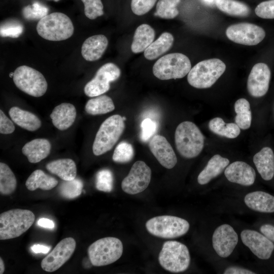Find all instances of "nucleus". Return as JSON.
Wrapping results in <instances>:
<instances>
[{
	"label": "nucleus",
	"instance_id": "f257e3e1",
	"mask_svg": "<svg viewBox=\"0 0 274 274\" xmlns=\"http://www.w3.org/2000/svg\"><path fill=\"white\" fill-rule=\"evenodd\" d=\"M175 140L179 154L185 158L190 159L196 157L201 153L204 138L194 123L186 121L177 127Z\"/></svg>",
	"mask_w": 274,
	"mask_h": 274
},
{
	"label": "nucleus",
	"instance_id": "f03ea898",
	"mask_svg": "<svg viewBox=\"0 0 274 274\" xmlns=\"http://www.w3.org/2000/svg\"><path fill=\"white\" fill-rule=\"evenodd\" d=\"M36 29L39 35L45 40L60 41L73 35L74 27L71 19L65 14L54 12L40 19Z\"/></svg>",
	"mask_w": 274,
	"mask_h": 274
},
{
	"label": "nucleus",
	"instance_id": "7ed1b4c3",
	"mask_svg": "<svg viewBox=\"0 0 274 274\" xmlns=\"http://www.w3.org/2000/svg\"><path fill=\"white\" fill-rule=\"evenodd\" d=\"M35 216L28 210L12 209L0 215V239L17 237L26 232L34 223Z\"/></svg>",
	"mask_w": 274,
	"mask_h": 274
},
{
	"label": "nucleus",
	"instance_id": "20e7f679",
	"mask_svg": "<svg viewBox=\"0 0 274 274\" xmlns=\"http://www.w3.org/2000/svg\"><path fill=\"white\" fill-rule=\"evenodd\" d=\"M124 121L120 115H114L101 123L92 145V151L95 155H101L113 148L124 130Z\"/></svg>",
	"mask_w": 274,
	"mask_h": 274
},
{
	"label": "nucleus",
	"instance_id": "39448f33",
	"mask_svg": "<svg viewBox=\"0 0 274 274\" xmlns=\"http://www.w3.org/2000/svg\"><path fill=\"white\" fill-rule=\"evenodd\" d=\"M226 70V65L218 58L204 60L191 68L187 76L189 84L198 89L211 87Z\"/></svg>",
	"mask_w": 274,
	"mask_h": 274
},
{
	"label": "nucleus",
	"instance_id": "423d86ee",
	"mask_svg": "<svg viewBox=\"0 0 274 274\" xmlns=\"http://www.w3.org/2000/svg\"><path fill=\"white\" fill-rule=\"evenodd\" d=\"M191 68L189 58L180 53H173L158 59L153 66V73L161 80L180 79L187 75Z\"/></svg>",
	"mask_w": 274,
	"mask_h": 274
},
{
	"label": "nucleus",
	"instance_id": "0eeeda50",
	"mask_svg": "<svg viewBox=\"0 0 274 274\" xmlns=\"http://www.w3.org/2000/svg\"><path fill=\"white\" fill-rule=\"evenodd\" d=\"M158 261L166 270L174 273L182 272L190 265V253L184 244L176 241H166L159 254Z\"/></svg>",
	"mask_w": 274,
	"mask_h": 274
},
{
	"label": "nucleus",
	"instance_id": "6e6552de",
	"mask_svg": "<svg viewBox=\"0 0 274 274\" xmlns=\"http://www.w3.org/2000/svg\"><path fill=\"white\" fill-rule=\"evenodd\" d=\"M152 235L163 238H175L187 233L190 224L185 219L177 216L162 215L148 220L145 224Z\"/></svg>",
	"mask_w": 274,
	"mask_h": 274
},
{
	"label": "nucleus",
	"instance_id": "1a4fd4ad",
	"mask_svg": "<svg viewBox=\"0 0 274 274\" xmlns=\"http://www.w3.org/2000/svg\"><path fill=\"white\" fill-rule=\"evenodd\" d=\"M123 247L121 241L114 237L99 239L88 248V254L91 264L101 266L116 261L121 256Z\"/></svg>",
	"mask_w": 274,
	"mask_h": 274
},
{
	"label": "nucleus",
	"instance_id": "9d476101",
	"mask_svg": "<svg viewBox=\"0 0 274 274\" xmlns=\"http://www.w3.org/2000/svg\"><path fill=\"white\" fill-rule=\"evenodd\" d=\"M13 79L18 89L32 96L41 97L47 89V82L43 74L27 65L18 67L14 72Z\"/></svg>",
	"mask_w": 274,
	"mask_h": 274
},
{
	"label": "nucleus",
	"instance_id": "9b49d317",
	"mask_svg": "<svg viewBox=\"0 0 274 274\" xmlns=\"http://www.w3.org/2000/svg\"><path fill=\"white\" fill-rule=\"evenodd\" d=\"M121 71L114 63L109 62L102 65L95 76L85 86L84 91L89 97L103 94L110 88V83L117 80L120 76Z\"/></svg>",
	"mask_w": 274,
	"mask_h": 274
},
{
	"label": "nucleus",
	"instance_id": "f8f14e48",
	"mask_svg": "<svg viewBox=\"0 0 274 274\" xmlns=\"http://www.w3.org/2000/svg\"><path fill=\"white\" fill-rule=\"evenodd\" d=\"M151 174V168L145 162L136 161L128 175L122 181V189L124 192L131 195L143 192L150 184Z\"/></svg>",
	"mask_w": 274,
	"mask_h": 274
},
{
	"label": "nucleus",
	"instance_id": "ddd939ff",
	"mask_svg": "<svg viewBox=\"0 0 274 274\" xmlns=\"http://www.w3.org/2000/svg\"><path fill=\"white\" fill-rule=\"evenodd\" d=\"M227 37L232 42L244 45L254 46L265 38L264 30L250 23H239L230 25L226 30Z\"/></svg>",
	"mask_w": 274,
	"mask_h": 274
},
{
	"label": "nucleus",
	"instance_id": "4468645a",
	"mask_svg": "<svg viewBox=\"0 0 274 274\" xmlns=\"http://www.w3.org/2000/svg\"><path fill=\"white\" fill-rule=\"evenodd\" d=\"M76 246L73 237H66L59 242L41 262V267L47 272H53L62 266L71 257Z\"/></svg>",
	"mask_w": 274,
	"mask_h": 274
},
{
	"label": "nucleus",
	"instance_id": "2eb2a0df",
	"mask_svg": "<svg viewBox=\"0 0 274 274\" xmlns=\"http://www.w3.org/2000/svg\"><path fill=\"white\" fill-rule=\"evenodd\" d=\"M238 241V235L229 224H223L214 230L212 238L213 249L221 258L229 257L233 252Z\"/></svg>",
	"mask_w": 274,
	"mask_h": 274
},
{
	"label": "nucleus",
	"instance_id": "dca6fc26",
	"mask_svg": "<svg viewBox=\"0 0 274 274\" xmlns=\"http://www.w3.org/2000/svg\"><path fill=\"white\" fill-rule=\"evenodd\" d=\"M241 239L244 245L259 259L267 260L274 250V244L262 233L246 229L241 233Z\"/></svg>",
	"mask_w": 274,
	"mask_h": 274
},
{
	"label": "nucleus",
	"instance_id": "f3484780",
	"mask_svg": "<svg viewBox=\"0 0 274 274\" xmlns=\"http://www.w3.org/2000/svg\"><path fill=\"white\" fill-rule=\"evenodd\" d=\"M271 77L270 70L264 63H257L252 67L247 80V89L253 97H260L267 92Z\"/></svg>",
	"mask_w": 274,
	"mask_h": 274
},
{
	"label": "nucleus",
	"instance_id": "a211bd4d",
	"mask_svg": "<svg viewBox=\"0 0 274 274\" xmlns=\"http://www.w3.org/2000/svg\"><path fill=\"white\" fill-rule=\"evenodd\" d=\"M150 150L160 164L167 169L177 163L176 155L166 139L161 135L153 136L149 143Z\"/></svg>",
	"mask_w": 274,
	"mask_h": 274
},
{
	"label": "nucleus",
	"instance_id": "6ab92c4d",
	"mask_svg": "<svg viewBox=\"0 0 274 274\" xmlns=\"http://www.w3.org/2000/svg\"><path fill=\"white\" fill-rule=\"evenodd\" d=\"M224 175L229 182L245 186L252 185L256 179L254 169L244 161L231 163L224 170Z\"/></svg>",
	"mask_w": 274,
	"mask_h": 274
},
{
	"label": "nucleus",
	"instance_id": "aec40b11",
	"mask_svg": "<svg viewBox=\"0 0 274 274\" xmlns=\"http://www.w3.org/2000/svg\"><path fill=\"white\" fill-rule=\"evenodd\" d=\"M244 201L250 209L259 213H274V196L262 191L247 193Z\"/></svg>",
	"mask_w": 274,
	"mask_h": 274
},
{
	"label": "nucleus",
	"instance_id": "412c9836",
	"mask_svg": "<svg viewBox=\"0 0 274 274\" xmlns=\"http://www.w3.org/2000/svg\"><path fill=\"white\" fill-rule=\"evenodd\" d=\"M108 45V40L103 35L88 38L83 43L81 54L87 61H94L101 58Z\"/></svg>",
	"mask_w": 274,
	"mask_h": 274
},
{
	"label": "nucleus",
	"instance_id": "4be33fe9",
	"mask_svg": "<svg viewBox=\"0 0 274 274\" xmlns=\"http://www.w3.org/2000/svg\"><path fill=\"white\" fill-rule=\"evenodd\" d=\"M76 115L75 107L72 104L64 102L54 108L50 118L55 127L60 130H64L73 125Z\"/></svg>",
	"mask_w": 274,
	"mask_h": 274
},
{
	"label": "nucleus",
	"instance_id": "5701e85b",
	"mask_svg": "<svg viewBox=\"0 0 274 274\" xmlns=\"http://www.w3.org/2000/svg\"><path fill=\"white\" fill-rule=\"evenodd\" d=\"M51 149V145L48 140L39 138L26 143L22 149V152L29 162L36 163L46 158Z\"/></svg>",
	"mask_w": 274,
	"mask_h": 274
},
{
	"label": "nucleus",
	"instance_id": "b1692460",
	"mask_svg": "<svg viewBox=\"0 0 274 274\" xmlns=\"http://www.w3.org/2000/svg\"><path fill=\"white\" fill-rule=\"evenodd\" d=\"M253 162L261 178L271 180L274 176V153L268 147L263 148L253 157Z\"/></svg>",
	"mask_w": 274,
	"mask_h": 274
},
{
	"label": "nucleus",
	"instance_id": "393cba45",
	"mask_svg": "<svg viewBox=\"0 0 274 274\" xmlns=\"http://www.w3.org/2000/svg\"><path fill=\"white\" fill-rule=\"evenodd\" d=\"M229 160L219 154L212 156L197 177L199 184L203 185L220 175L228 165Z\"/></svg>",
	"mask_w": 274,
	"mask_h": 274
},
{
	"label": "nucleus",
	"instance_id": "a878e982",
	"mask_svg": "<svg viewBox=\"0 0 274 274\" xmlns=\"http://www.w3.org/2000/svg\"><path fill=\"white\" fill-rule=\"evenodd\" d=\"M9 114L12 120L21 128L30 131L39 129L42 122L34 114L17 107H13L9 110Z\"/></svg>",
	"mask_w": 274,
	"mask_h": 274
},
{
	"label": "nucleus",
	"instance_id": "bb28decb",
	"mask_svg": "<svg viewBox=\"0 0 274 274\" xmlns=\"http://www.w3.org/2000/svg\"><path fill=\"white\" fill-rule=\"evenodd\" d=\"M46 169L65 181L76 178L77 167L74 161L70 158L59 159L48 163Z\"/></svg>",
	"mask_w": 274,
	"mask_h": 274
},
{
	"label": "nucleus",
	"instance_id": "cd10ccee",
	"mask_svg": "<svg viewBox=\"0 0 274 274\" xmlns=\"http://www.w3.org/2000/svg\"><path fill=\"white\" fill-rule=\"evenodd\" d=\"M155 33L154 29L147 24H142L135 30L131 49L133 53L144 52L153 42Z\"/></svg>",
	"mask_w": 274,
	"mask_h": 274
},
{
	"label": "nucleus",
	"instance_id": "c85d7f7f",
	"mask_svg": "<svg viewBox=\"0 0 274 274\" xmlns=\"http://www.w3.org/2000/svg\"><path fill=\"white\" fill-rule=\"evenodd\" d=\"M174 41V37L171 33L168 32L162 33L145 50L144 53L145 57L150 60L156 59L172 47Z\"/></svg>",
	"mask_w": 274,
	"mask_h": 274
},
{
	"label": "nucleus",
	"instance_id": "c756f323",
	"mask_svg": "<svg viewBox=\"0 0 274 274\" xmlns=\"http://www.w3.org/2000/svg\"><path fill=\"white\" fill-rule=\"evenodd\" d=\"M58 183L55 178L46 174L41 169H37L27 178L25 185L30 191H34L38 188L49 190L56 187Z\"/></svg>",
	"mask_w": 274,
	"mask_h": 274
},
{
	"label": "nucleus",
	"instance_id": "7c9ffc66",
	"mask_svg": "<svg viewBox=\"0 0 274 274\" xmlns=\"http://www.w3.org/2000/svg\"><path fill=\"white\" fill-rule=\"evenodd\" d=\"M115 109V105L111 97L100 95L87 101L85 107L86 113L91 115H101Z\"/></svg>",
	"mask_w": 274,
	"mask_h": 274
},
{
	"label": "nucleus",
	"instance_id": "2f4dec72",
	"mask_svg": "<svg viewBox=\"0 0 274 274\" xmlns=\"http://www.w3.org/2000/svg\"><path fill=\"white\" fill-rule=\"evenodd\" d=\"M209 127L214 133L229 139L236 138L241 132L240 128L236 123H226L220 117L211 120L209 123Z\"/></svg>",
	"mask_w": 274,
	"mask_h": 274
},
{
	"label": "nucleus",
	"instance_id": "473e14b6",
	"mask_svg": "<svg viewBox=\"0 0 274 274\" xmlns=\"http://www.w3.org/2000/svg\"><path fill=\"white\" fill-rule=\"evenodd\" d=\"M215 4L221 11L233 16L246 17L250 13L248 5L236 0H215Z\"/></svg>",
	"mask_w": 274,
	"mask_h": 274
},
{
	"label": "nucleus",
	"instance_id": "72a5a7b5",
	"mask_svg": "<svg viewBox=\"0 0 274 274\" xmlns=\"http://www.w3.org/2000/svg\"><path fill=\"white\" fill-rule=\"evenodd\" d=\"M234 110L236 114L235 122L243 129L250 128L252 121V113L249 102L245 98H239L234 104Z\"/></svg>",
	"mask_w": 274,
	"mask_h": 274
},
{
	"label": "nucleus",
	"instance_id": "f704fd0d",
	"mask_svg": "<svg viewBox=\"0 0 274 274\" xmlns=\"http://www.w3.org/2000/svg\"><path fill=\"white\" fill-rule=\"evenodd\" d=\"M17 187L16 178L9 166L0 163V192L3 195L13 193Z\"/></svg>",
	"mask_w": 274,
	"mask_h": 274
},
{
	"label": "nucleus",
	"instance_id": "c9c22d12",
	"mask_svg": "<svg viewBox=\"0 0 274 274\" xmlns=\"http://www.w3.org/2000/svg\"><path fill=\"white\" fill-rule=\"evenodd\" d=\"M181 0H159L156 7L154 16L162 19H171L179 14L177 8Z\"/></svg>",
	"mask_w": 274,
	"mask_h": 274
},
{
	"label": "nucleus",
	"instance_id": "e433bc0d",
	"mask_svg": "<svg viewBox=\"0 0 274 274\" xmlns=\"http://www.w3.org/2000/svg\"><path fill=\"white\" fill-rule=\"evenodd\" d=\"M83 183L79 178L63 180L58 188L60 194L64 198L73 199L79 196L82 191Z\"/></svg>",
	"mask_w": 274,
	"mask_h": 274
},
{
	"label": "nucleus",
	"instance_id": "4c0bfd02",
	"mask_svg": "<svg viewBox=\"0 0 274 274\" xmlns=\"http://www.w3.org/2000/svg\"><path fill=\"white\" fill-rule=\"evenodd\" d=\"M134 155L132 145L126 142H122L116 147L112 156L113 160L117 163H127L130 161Z\"/></svg>",
	"mask_w": 274,
	"mask_h": 274
},
{
	"label": "nucleus",
	"instance_id": "58836bf2",
	"mask_svg": "<svg viewBox=\"0 0 274 274\" xmlns=\"http://www.w3.org/2000/svg\"><path fill=\"white\" fill-rule=\"evenodd\" d=\"M48 8L39 2H36L32 5L23 8L22 15L25 19L36 20L41 19L48 15Z\"/></svg>",
	"mask_w": 274,
	"mask_h": 274
},
{
	"label": "nucleus",
	"instance_id": "ea45409f",
	"mask_svg": "<svg viewBox=\"0 0 274 274\" xmlns=\"http://www.w3.org/2000/svg\"><path fill=\"white\" fill-rule=\"evenodd\" d=\"M96 188L99 191L110 192L113 189V175L112 172L108 169L98 171L96 175Z\"/></svg>",
	"mask_w": 274,
	"mask_h": 274
},
{
	"label": "nucleus",
	"instance_id": "a19ab883",
	"mask_svg": "<svg viewBox=\"0 0 274 274\" xmlns=\"http://www.w3.org/2000/svg\"><path fill=\"white\" fill-rule=\"evenodd\" d=\"M84 5V13L91 20L104 15V6L101 0H81Z\"/></svg>",
	"mask_w": 274,
	"mask_h": 274
},
{
	"label": "nucleus",
	"instance_id": "79ce46f5",
	"mask_svg": "<svg viewBox=\"0 0 274 274\" xmlns=\"http://www.w3.org/2000/svg\"><path fill=\"white\" fill-rule=\"evenodd\" d=\"M23 26L19 22L10 21L1 24L0 35L2 37L18 38L23 32Z\"/></svg>",
	"mask_w": 274,
	"mask_h": 274
},
{
	"label": "nucleus",
	"instance_id": "37998d69",
	"mask_svg": "<svg viewBox=\"0 0 274 274\" xmlns=\"http://www.w3.org/2000/svg\"><path fill=\"white\" fill-rule=\"evenodd\" d=\"M141 128L140 138L142 141L147 142L156 132L157 125L155 121L147 118L141 122Z\"/></svg>",
	"mask_w": 274,
	"mask_h": 274
},
{
	"label": "nucleus",
	"instance_id": "c03bdc74",
	"mask_svg": "<svg viewBox=\"0 0 274 274\" xmlns=\"http://www.w3.org/2000/svg\"><path fill=\"white\" fill-rule=\"evenodd\" d=\"M157 0H131V9L138 16L147 13L154 7Z\"/></svg>",
	"mask_w": 274,
	"mask_h": 274
},
{
	"label": "nucleus",
	"instance_id": "a18cd8bd",
	"mask_svg": "<svg viewBox=\"0 0 274 274\" xmlns=\"http://www.w3.org/2000/svg\"><path fill=\"white\" fill-rule=\"evenodd\" d=\"M257 16L263 19L274 18V0H268L260 3L255 9Z\"/></svg>",
	"mask_w": 274,
	"mask_h": 274
},
{
	"label": "nucleus",
	"instance_id": "49530a36",
	"mask_svg": "<svg viewBox=\"0 0 274 274\" xmlns=\"http://www.w3.org/2000/svg\"><path fill=\"white\" fill-rule=\"evenodd\" d=\"M14 130L15 126L13 122L1 110L0 133L4 134H8L13 133Z\"/></svg>",
	"mask_w": 274,
	"mask_h": 274
},
{
	"label": "nucleus",
	"instance_id": "de8ad7c7",
	"mask_svg": "<svg viewBox=\"0 0 274 274\" xmlns=\"http://www.w3.org/2000/svg\"><path fill=\"white\" fill-rule=\"evenodd\" d=\"M224 274H255L256 272L242 267L231 266L227 267L223 271Z\"/></svg>",
	"mask_w": 274,
	"mask_h": 274
},
{
	"label": "nucleus",
	"instance_id": "09e8293b",
	"mask_svg": "<svg viewBox=\"0 0 274 274\" xmlns=\"http://www.w3.org/2000/svg\"><path fill=\"white\" fill-rule=\"evenodd\" d=\"M259 229L261 233L274 242V225L270 224H264L260 227Z\"/></svg>",
	"mask_w": 274,
	"mask_h": 274
},
{
	"label": "nucleus",
	"instance_id": "8fccbe9b",
	"mask_svg": "<svg viewBox=\"0 0 274 274\" xmlns=\"http://www.w3.org/2000/svg\"><path fill=\"white\" fill-rule=\"evenodd\" d=\"M31 250L35 253H48L51 249V247L40 244H35L30 247Z\"/></svg>",
	"mask_w": 274,
	"mask_h": 274
},
{
	"label": "nucleus",
	"instance_id": "3c124183",
	"mask_svg": "<svg viewBox=\"0 0 274 274\" xmlns=\"http://www.w3.org/2000/svg\"><path fill=\"white\" fill-rule=\"evenodd\" d=\"M38 224L42 227L48 229H53L55 226L52 220L44 218L40 219L38 221Z\"/></svg>",
	"mask_w": 274,
	"mask_h": 274
},
{
	"label": "nucleus",
	"instance_id": "603ef678",
	"mask_svg": "<svg viewBox=\"0 0 274 274\" xmlns=\"http://www.w3.org/2000/svg\"><path fill=\"white\" fill-rule=\"evenodd\" d=\"M5 264L1 257H0V273L2 274L5 271Z\"/></svg>",
	"mask_w": 274,
	"mask_h": 274
},
{
	"label": "nucleus",
	"instance_id": "864d4df0",
	"mask_svg": "<svg viewBox=\"0 0 274 274\" xmlns=\"http://www.w3.org/2000/svg\"><path fill=\"white\" fill-rule=\"evenodd\" d=\"M206 3L208 4H213L214 2L215 3V0H203Z\"/></svg>",
	"mask_w": 274,
	"mask_h": 274
},
{
	"label": "nucleus",
	"instance_id": "5fc2aeb1",
	"mask_svg": "<svg viewBox=\"0 0 274 274\" xmlns=\"http://www.w3.org/2000/svg\"><path fill=\"white\" fill-rule=\"evenodd\" d=\"M53 1H55V2H58V1H59V0H53Z\"/></svg>",
	"mask_w": 274,
	"mask_h": 274
}]
</instances>
